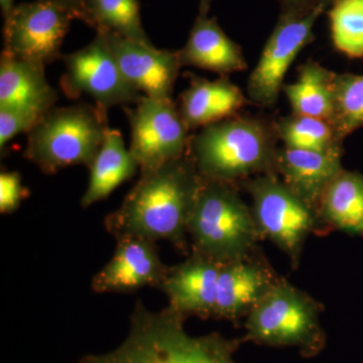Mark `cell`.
Masks as SVG:
<instances>
[{
  "instance_id": "1",
  "label": "cell",
  "mask_w": 363,
  "mask_h": 363,
  "mask_svg": "<svg viewBox=\"0 0 363 363\" xmlns=\"http://www.w3.org/2000/svg\"><path fill=\"white\" fill-rule=\"evenodd\" d=\"M203 178L190 154L140 172L121 206L107 215L105 229L116 240H166L189 253L188 226Z\"/></svg>"
},
{
  "instance_id": "2",
  "label": "cell",
  "mask_w": 363,
  "mask_h": 363,
  "mask_svg": "<svg viewBox=\"0 0 363 363\" xmlns=\"http://www.w3.org/2000/svg\"><path fill=\"white\" fill-rule=\"evenodd\" d=\"M130 320L128 337L116 350L85 355L79 363H238L234 353L242 340L217 332L189 335L187 317L169 306L154 312L138 300Z\"/></svg>"
},
{
  "instance_id": "3",
  "label": "cell",
  "mask_w": 363,
  "mask_h": 363,
  "mask_svg": "<svg viewBox=\"0 0 363 363\" xmlns=\"http://www.w3.org/2000/svg\"><path fill=\"white\" fill-rule=\"evenodd\" d=\"M279 140L274 121L240 113L191 136L188 152L204 180L240 188L252 177L278 175Z\"/></svg>"
},
{
  "instance_id": "4",
  "label": "cell",
  "mask_w": 363,
  "mask_h": 363,
  "mask_svg": "<svg viewBox=\"0 0 363 363\" xmlns=\"http://www.w3.org/2000/svg\"><path fill=\"white\" fill-rule=\"evenodd\" d=\"M191 252L225 264L259 248L264 240L240 188L203 179L188 226Z\"/></svg>"
},
{
  "instance_id": "5",
  "label": "cell",
  "mask_w": 363,
  "mask_h": 363,
  "mask_svg": "<svg viewBox=\"0 0 363 363\" xmlns=\"http://www.w3.org/2000/svg\"><path fill=\"white\" fill-rule=\"evenodd\" d=\"M108 130L107 111L96 104L54 107L28 133L23 157L47 175L78 164L89 169Z\"/></svg>"
},
{
  "instance_id": "6",
  "label": "cell",
  "mask_w": 363,
  "mask_h": 363,
  "mask_svg": "<svg viewBox=\"0 0 363 363\" xmlns=\"http://www.w3.org/2000/svg\"><path fill=\"white\" fill-rule=\"evenodd\" d=\"M322 312L321 303L281 278L245 318L241 340L271 347H295L303 357H316L326 344Z\"/></svg>"
},
{
  "instance_id": "7",
  "label": "cell",
  "mask_w": 363,
  "mask_h": 363,
  "mask_svg": "<svg viewBox=\"0 0 363 363\" xmlns=\"http://www.w3.org/2000/svg\"><path fill=\"white\" fill-rule=\"evenodd\" d=\"M240 187L252 197V213L264 240L276 245L297 269L310 234L328 231L319 215L278 175L252 177Z\"/></svg>"
},
{
  "instance_id": "8",
  "label": "cell",
  "mask_w": 363,
  "mask_h": 363,
  "mask_svg": "<svg viewBox=\"0 0 363 363\" xmlns=\"http://www.w3.org/2000/svg\"><path fill=\"white\" fill-rule=\"evenodd\" d=\"M332 2L333 0H321L302 16L279 14L259 63L248 78L247 96L252 104L264 108L276 106L289 69L306 45L315 40V23L328 11Z\"/></svg>"
},
{
  "instance_id": "9",
  "label": "cell",
  "mask_w": 363,
  "mask_h": 363,
  "mask_svg": "<svg viewBox=\"0 0 363 363\" xmlns=\"http://www.w3.org/2000/svg\"><path fill=\"white\" fill-rule=\"evenodd\" d=\"M66 71L60 86L69 99L83 94L105 111L114 106L136 104L142 93L128 82L121 70L104 33H96L90 44L72 54L63 55Z\"/></svg>"
},
{
  "instance_id": "10",
  "label": "cell",
  "mask_w": 363,
  "mask_h": 363,
  "mask_svg": "<svg viewBox=\"0 0 363 363\" xmlns=\"http://www.w3.org/2000/svg\"><path fill=\"white\" fill-rule=\"evenodd\" d=\"M74 14L57 0H33L14 6L4 20V50L16 58L50 65L61 49Z\"/></svg>"
},
{
  "instance_id": "11",
  "label": "cell",
  "mask_w": 363,
  "mask_h": 363,
  "mask_svg": "<svg viewBox=\"0 0 363 363\" xmlns=\"http://www.w3.org/2000/svg\"><path fill=\"white\" fill-rule=\"evenodd\" d=\"M130 125V150L140 171H149L185 156L190 145V130L174 100L145 96L133 108L123 107Z\"/></svg>"
},
{
  "instance_id": "12",
  "label": "cell",
  "mask_w": 363,
  "mask_h": 363,
  "mask_svg": "<svg viewBox=\"0 0 363 363\" xmlns=\"http://www.w3.org/2000/svg\"><path fill=\"white\" fill-rule=\"evenodd\" d=\"M281 278L259 247L240 259L222 264L214 319L236 322L247 318Z\"/></svg>"
},
{
  "instance_id": "13",
  "label": "cell",
  "mask_w": 363,
  "mask_h": 363,
  "mask_svg": "<svg viewBox=\"0 0 363 363\" xmlns=\"http://www.w3.org/2000/svg\"><path fill=\"white\" fill-rule=\"evenodd\" d=\"M116 242L113 257L93 277V292L133 294L143 288L159 289L169 267L162 262L157 242L140 238Z\"/></svg>"
},
{
  "instance_id": "14",
  "label": "cell",
  "mask_w": 363,
  "mask_h": 363,
  "mask_svg": "<svg viewBox=\"0 0 363 363\" xmlns=\"http://www.w3.org/2000/svg\"><path fill=\"white\" fill-rule=\"evenodd\" d=\"M104 33L117 63L133 87L152 99L173 100L182 68L178 51L159 50L112 33Z\"/></svg>"
},
{
  "instance_id": "15",
  "label": "cell",
  "mask_w": 363,
  "mask_h": 363,
  "mask_svg": "<svg viewBox=\"0 0 363 363\" xmlns=\"http://www.w3.org/2000/svg\"><path fill=\"white\" fill-rule=\"evenodd\" d=\"M220 262L191 252L187 259L169 267L159 290L169 306L186 317L213 318Z\"/></svg>"
},
{
  "instance_id": "16",
  "label": "cell",
  "mask_w": 363,
  "mask_h": 363,
  "mask_svg": "<svg viewBox=\"0 0 363 363\" xmlns=\"http://www.w3.org/2000/svg\"><path fill=\"white\" fill-rule=\"evenodd\" d=\"M212 0H199V9L187 43L178 50L182 67L214 72L219 76L247 70L240 45L224 33L215 16H209Z\"/></svg>"
},
{
  "instance_id": "17",
  "label": "cell",
  "mask_w": 363,
  "mask_h": 363,
  "mask_svg": "<svg viewBox=\"0 0 363 363\" xmlns=\"http://www.w3.org/2000/svg\"><path fill=\"white\" fill-rule=\"evenodd\" d=\"M343 150L327 152L279 147L277 172L281 181L318 213L331 182L342 169Z\"/></svg>"
},
{
  "instance_id": "18",
  "label": "cell",
  "mask_w": 363,
  "mask_h": 363,
  "mask_svg": "<svg viewBox=\"0 0 363 363\" xmlns=\"http://www.w3.org/2000/svg\"><path fill=\"white\" fill-rule=\"evenodd\" d=\"M188 78L189 86L181 94L179 111L190 131L240 114L252 104L229 76L210 81L189 73Z\"/></svg>"
},
{
  "instance_id": "19",
  "label": "cell",
  "mask_w": 363,
  "mask_h": 363,
  "mask_svg": "<svg viewBox=\"0 0 363 363\" xmlns=\"http://www.w3.org/2000/svg\"><path fill=\"white\" fill-rule=\"evenodd\" d=\"M45 65L9 56H0V108L28 109L45 116L58 101V93L48 82Z\"/></svg>"
},
{
  "instance_id": "20",
  "label": "cell",
  "mask_w": 363,
  "mask_h": 363,
  "mask_svg": "<svg viewBox=\"0 0 363 363\" xmlns=\"http://www.w3.org/2000/svg\"><path fill=\"white\" fill-rule=\"evenodd\" d=\"M140 169L130 149H126L118 130L107 131L104 143L89 168L88 187L81 198V206H92L104 201L124 182L133 178Z\"/></svg>"
},
{
  "instance_id": "21",
  "label": "cell",
  "mask_w": 363,
  "mask_h": 363,
  "mask_svg": "<svg viewBox=\"0 0 363 363\" xmlns=\"http://www.w3.org/2000/svg\"><path fill=\"white\" fill-rule=\"evenodd\" d=\"M318 215L326 227L363 236V175L342 169L325 191Z\"/></svg>"
},
{
  "instance_id": "22",
  "label": "cell",
  "mask_w": 363,
  "mask_h": 363,
  "mask_svg": "<svg viewBox=\"0 0 363 363\" xmlns=\"http://www.w3.org/2000/svg\"><path fill=\"white\" fill-rule=\"evenodd\" d=\"M334 73L314 60L298 67L297 81L283 87L292 113L331 123L334 111Z\"/></svg>"
},
{
  "instance_id": "23",
  "label": "cell",
  "mask_w": 363,
  "mask_h": 363,
  "mask_svg": "<svg viewBox=\"0 0 363 363\" xmlns=\"http://www.w3.org/2000/svg\"><path fill=\"white\" fill-rule=\"evenodd\" d=\"M77 20L84 21L96 33L152 45L143 26L138 0H84Z\"/></svg>"
},
{
  "instance_id": "24",
  "label": "cell",
  "mask_w": 363,
  "mask_h": 363,
  "mask_svg": "<svg viewBox=\"0 0 363 363\" xmlns=\"http://www.w3.org/2000/svg\"><path fill=\"white\" fill-rule=\"evenodd\" d=\"M277 133L284 147L288 149L327 152L343 150V140L328 121L301 114L279 117Z\"/></svg>"
},
{
  "instance_id": "25",
  "label": "cell",
  "mask_w": 363,
  "mask_h": 363,
  "mask_svg": "<svg viewBox=\"0 0 363 363\" xmlns=\"http://www.w3.org/2000/svg\"><path fill=\"white\" fill-rule=\"evenodd\" d=\"M332 44L350 59L363 58V0H333L328 11Z\"/></svg>"
},
{
  "instance_id": "26",
  "label": "cell",
  "mask_w": 363,
  "mask_h": 363,
  "mask_svg": "<svg viewBox=\"0 0 363 363\" xmlns=\"http://www.w3.org/2000/svg\"><path fill=\"white\" fill-rule=\"evenodd\" d=\"M331 124L341 140L363 128V75L334 73Z\"/></svg>"
},
{
  "instance_id": "27",
  "label": "cell",
  "mask_w": 363,
  "mask_h": 363,
  "mask_svg": "<svg viewBox=\"0 0 363 363\" xmlns=\"http://www.w3.org/2000/svg\"><path fill=\"white\" fill-rule=\"evenodd\" d=\"M43 114L28 109L4 107L0 108V152L6 154L7 143L21 133H30L39 123Z\"/></svg>"
},
{
  "instance_id": "28",
  "label": "cell",
  "mask_w": 363,
  "mask_h": 363,
  "mask_svg": "<svg viewBox=\"0 0 363 363\" xmlns=\"http://www.w3.org/2000/svg\"><path fill=\"white\" fill-rule=\"evenodd\" d=\"M30 196L18 172H1L0 174V213L11 214L20 208L23 200Z\"/></svg>"
},
{
  "instance_id": "29",
  "label": "cell",
  "mask_w": 363,
  "mask_h": 363,
  "mask_svg": "<svg viewBox=\"0 0 363 363\" xmlns=\"http://www.w3.org/2000/svg\"><path fill=\"white\" fill-rule=\"evenodd\" d=\"M321 0H279L281 14L302 16L309 13Z\"/></svg>"
},
{
  "instance_id": "30",
  "label": "cell",
  "mask_w": 363,
  "mask_h": 363,
  "mask_svg": "<svg viewBox=\"0 0 363 363\" xmlns=\"http://www.w3.org/2000/svg\"><path fill=\"white\" fill-rule=\"evenodd\" d=\"M57 1L60 2L62 6H65L66 9H68L74 14L76 20H77L78 14L80 13V9L83 6L84 0H57Z\"/></svg>"
},
{
  "instance_id": "31",
  "label": "cell",
  "mask_w": 363,
  "mask_h": 363,
  "mask_svg": "<svg viewBox=\"0 0 363 363\" xmlns=\"http://www.w3.org/2000/svg\"><path fill=\"white\" fill-rule=\"evenodd\" d=\"M14 6H14L13 0H0V9H1L4 20L9 18V14L13 11Z\"/></svg>"
}]
</instances>
